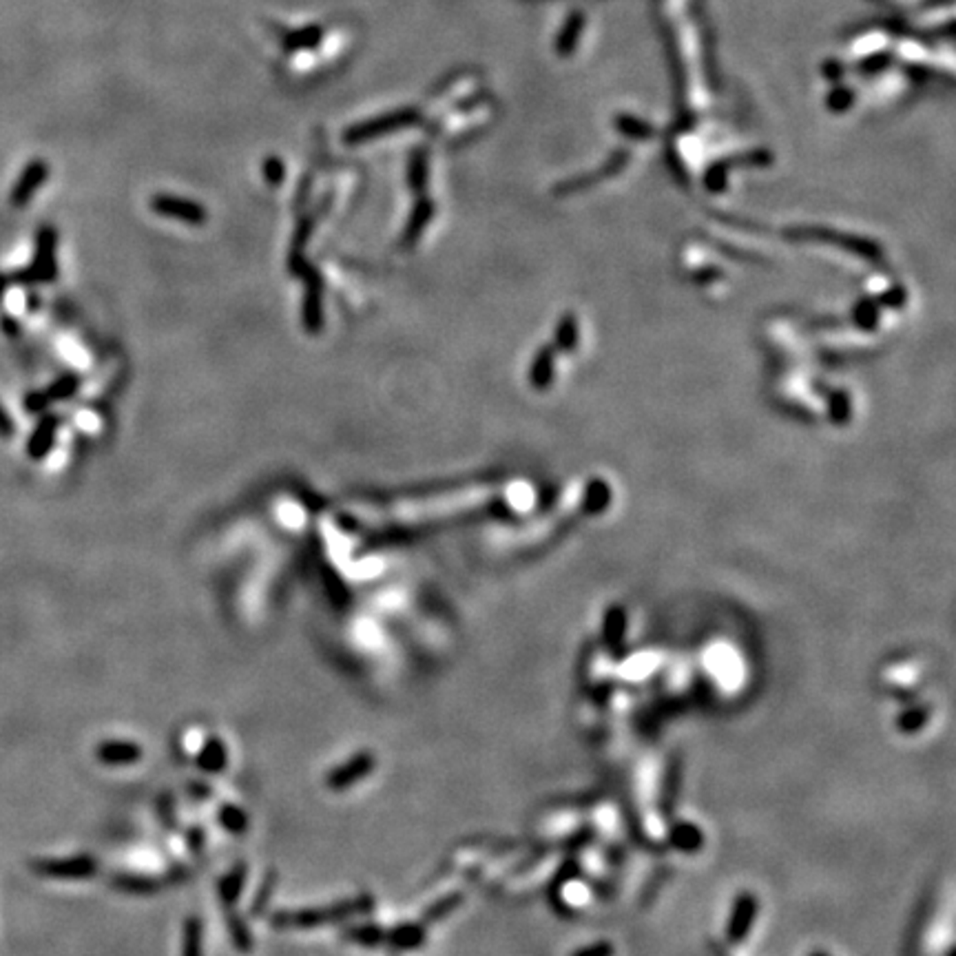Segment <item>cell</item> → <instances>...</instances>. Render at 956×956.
I'll return each instance as SVG.
<instances>
[{"label":"cell","mask_w":956,"mask_h":956,"mask_svg":"<svg viewBox=\"0 0 956 956\" xmlns=\"http://www.w3.org/2000/svg\"><path fill=\"white\" fill-rule=\"evenodd\" d=\"M56 243H58V235L56 230L49 228V226H44L42 230L38 233V239H35V259L34 264L29 266L27 270H22V273L16 274L18 281L22 283H47V281H53L58 274V268H56Z\"/></svg>","instance_id":"1"},{"label":"cell","mask_w":956,"mask_h":956,"mask_svg":"<svg viewBox=\"0 0 956 956\" xmlns=\"http://www.w3.org/2000/svg\"><path fill=\"white\" fill-rule=\"evenodd\" d=\"M414 120L416 115L412 113V111H394V113L389 115H381V118L350 128V131L345 133V144H363V142L374 140V137L385 135V133L401 131V128L412 127Z\"/></svg>","instance_id":"2"},{"label":"cell","mask_w":956,"mask_h":956,"mask_svg":"<svg viewBox=\"0 0 956 956\" xmlns=\"http://www.w3.org/2000/svg\"><path fill=\"white\" fill-rule=\"evenodd\" d=\"M304 281V305H301V317H304V328L310 335H319L323 330V281L317 268H310L301 277Z\"/></svg>","instance_id":"3"},{"label":"cell","mask_w":956,"mask_h":956,"mask_svg":"<svg viewBox=\"0 0 956 956\" xmlns=\"http://www.w3.org/2000/svg\"><path fill=\"white\" fill-rule=\"evenodd\" d=\"M150 208L153 212H158L159 217H168V220L184 221L190 226H202L206 224L208 212L202 204L190 202V199L175 197V195H155L150 199Z\"/></svg>","instance_id":"4"},{"label":"cell","mask_w":956,"mask_h":956,"mask_svg":"<svg viewBox=\"0 0 956 956\" xmlns=\"http://www.w3.org/2000/svg\"><path fill=\"white\" fill-rule=\"evenodd\" d=\"M358 901H354L352 906H345V907H335V910H304V912H279V914H274V921L273 923L277 925V928H310V925H321V923H330L332 919H339V916H345L350 914V912H357V910H367L370 907V903H366V906H357Z\"/></svg>","instance_id":"5"},{"label":"cell","mask_w":956,"mask_h":956,"mask_svg":"<svg viewBox=\"0 0 956 956\" xmlns=\"http://www.w3.org/2000/svg\"><path fill=\"white\" fill-rule=\"evenodd\" d=\"M372 768H374V757L363 752V755L352 757L345 766H339V768L332 770V773L328 775V786H330L332 790H343V788L358 782L363 775L370 773Z\"/></svg>","instance_id":"6"},{"label":"cell","mask_w":956,"mask_h":956,"mask_svg":"<svg viewBox=\"0 0 956 956\" xmlns=\"http://www.w3.org/2000/svg\"><path fill=\"white\" fill-rule=\"evenodd\" d=\"M47 175H49L47 164L40 162V159L31 162L29 166L25 168V173L20 175V180L16 181V186H13V190H12L13 206H25V204L34 197L35 190L44 184Z\"/></svg>","instance_id":"7"},{"label":"cell","mask_w":956,"mask_h":956,"mask_svg":"<svg viewBox=\"0 0 956 956\" xmlns=\"http://www.w3.org/2000/svg\"><path fill=\"white\" fill-rule=\"evenodd\" d=\"M432 217H434V204L429 202L428 197L420 195V199L414 204V208H412V215H410V220H407L405 228H403L401 246L407 248V246H412V243L419 242L420 235L425 233L428 224L432 221Z\"/></svg>","instance_id":"8"},{"label":"cell","mask_w":956,"mask_h":956,"mask_svg":"<svg viewBox=\"0 0 956 956\" xmlns=\"http://www.w3.org/2000/svg\"><path fill=\"white\" fill-rule=\"evenodd\" d=\"M38 872L51 876H91L96 875V861L89 857L65 859V861L40 863Z\"/></svg>","instance_id":"9"},{"label":"cell","mask_w":956,"mask_h":956,"mask_svg":"<svg viewBox=\"0 0 956 956\" xmlns=\"http://www.w3.org/2000/svg\"><path fill=\"white\" fill-rule=\"evenodd\" d=\"M97 757L111 766L135 764L142 757V748L133 742H104L97 748Z\"/></svg>","instance_id":"10"},{"label":"cell","mask_w":956,"mask_h":956,"mask_svg":"<svg viewBox=\"0 0 956 956\" xmlns=\"http://www.w3.org/2000/svg\"><path fill=\"white\" fill-rule=\"evenodd\" d=\"M58 423H60V419H56V416H47V419L40 420V425L34 429V434H31L29 445H27V451H29L31 459H42V456L51 450Z\"/></svg>","instance_id":"11"},{"label":"cell","mask_w":956,"mask_h":956,"mask_svg":"<svg viewBox=\"0 0 956 956\" xmlns=\"http://www.w3.org/2000/svg\"><path fill=\"white\" fill-rule=\"evenodd\" d=\"M197 764H199V768H204L206 773H217V770L224 768V766H226V748H224V744H221L217 737L208 739L206 746H204V751L199 752Z\"/></svg>","instance_id":"12"},{"label":"cell","mask_w":956,"mask_h":956,"mask_svg":"<svg viewBox=\"0 0 956 956\" xmlns=\"http://www.w3.org/2000/svg\"><path fill=\"white\" fill-rule=\"evenodd\" d=\"M423 941V934L416 925H398L388 934V943L397 950H414Z\"/></svg>","instance_id":"13"},{"label":"cell","mask_w":956,"mask_h":956,"mask_svg":"<svg viewBox=\"0 0 956 956\" xmlns=\"http://www.w3.org/2000/svg\"><path fill=\"white\" fill-rule=\"evenodd\" d=\"M407 184L419 195L428 189V155L425 153L412 155L410 168H407Z\"/></svg>","instance_id":"14"},{"label":"cell","mask_w":956,"mask_h":956,"mask_svg":"<svg viewBox=\"0 0 956 956\" xmlns=\"http://www.w3.org/2000/svg\"><path fill=\"white\" fill-rule=\"evenodd\" d=\"M80 388V379L75 374H62L56 383H51V388L47 389L49 401H65V398L73 397L75 389Z\"/></svg>","instance_id":"15"},{"label":"cell","mask_w":956,"mask_h":956,"mask_svg":"<svg viewBox=\"0 0 956 956\" xmlns=\"http://www.w3.org/2000/svg\"><path fill=\"white\" fill-rule=\"evenodd\" d=\"M220 819H221V823H224L226 830L235 832V835H242L248 826L246 814H243L239 808H235V806H224L220 813Z\"/></svg>","instance_id":"16"},{"label":"cell","mask_w":956,"mask_h":956,"mask_svg":"<svg viewBox=\"0 0 956 956\" xmlns=\"http://www.w3.org/2000/svg\"><path fill=\"white\" fill-rule=\"evenodd\" d=\"M184 956H202V929H199L197 919H189L186 923Z\"/></svg>","instance_id":"17"},{"label":"cell","mask_w":956,"mask_h":956,"mask_svg":"<svg viewBox=\"0 0 956 956\" xmlns=\"http://www.w3.org/2000/svg\"><path fill=\"white\" fill-rule=\"evenodd\" d=\"M314 221H317V215H305L301 217V221L297 224V230H295V237H292V243H290V251H299L304 252V246L308 243L310 235H312V228H314Z\"/></svg>","instance_id":"18"},{"label":"cell","mask_w":956,"mask_h":956,"mask_svg":"<svg viewBox=\"0 0 956 956\" xmlns=\"http://www.w3.org/2000/svg\"><path fill=\"white\" fill-rule=\"evenodd\" d=\"M345 937H352L350 941H358V943H363V945H376V943L383 941V932H381V928H376V925L354 928V929H350Z\"/></svg>","instance_id":"19"},{"label":"cell","mask_w":956,"mask_h":956,"mask_svg":"<svg viewBox=\"0 0 956 956\" xmlns=\"http://www.w3.org/2000/svg\"><path fill=\"white\" fill-rule=\"evenodd\" d=\"M242 879H243V866H239L233 875L226 876L224 885H221V897H224L226 903L235 901V897H237L239 890H242Z\"/></svg>","instance_id":"20"},{"label":"cell","mask_w":956,"mask_h":956,"mask_svg":"<svg viewBox=\"0 0 956 956\" xmlns=\"http://www.w3.org/2000/svg\"><path fill=\"white\" fill-rule=\"evenodd\" d=\"M264 180L268 181V184L279 186L286 180V166H283L277 158H268L264 162Z\"/></svg>","instance_id":"21"},{"label":"cell","mask_w":956,"mask_h":956,"mask_svg":"<svg viewBox=\"0 0 956 956\" xmlns=\"http://www.w3.org/2000/svg\"><path fill=\"white\" fill-rule=\"evenodd\" d=\"M230 928H233V937L239 950H251V932H248L246 928H242L237 921H230Z\"/></svg>","instance_id":"22"},{"label":"cell","mask_w":956,"mask_h":956,"mask_svg":"<svg viewBox=\"0 0 956 956\" xmlns=\"http://www.w3.org/2000/svg\"><path fill=\"white\" fill-rule=\"evenodd\" d=\"M560 343L565 345V348H571V345L575 343V323L571 317H565V321H562L560 326Z\"/></svg>","instance_id":"23"},{"label":"cell","mask_w":956,"mask_h":956,"mask_svg":"<svg viewBox=\"0 0 956 956\" xmlns=\"http://www.w3.org/2000/svg\"><path fill=\"white\" fill-rule=\"evenodd\" d=\"M49 403H51V401L47 398V394H44V392H34V394H29V397H27L25 405H27V410H29V412H40V410H44V407H47Z\"/></svg>","instance_id":"24"},{"label":"cell","mask_w":956,"mask_h":956,"mask_svg":"<svg viewBox=\"0 0 956 956\" xmlns=\"http://www.w3.org/2000/svg\"><path fill=\"white\" fill-rule=\"evenodd\" d=\"M12 432H13L12 419H9L7 412L0 407V436H12Z\"/></svg>","instance_id":"25"},{"label":"cell","mask_w":956,"mask_h":956,"mask_svg":"<svg viewBox=\"0 0 956 956\" xmlns=\"http://www.w3.org/2000/svg\"><path fill=\"white\" fill-rule=\"evenodd\" d=\"M3 290H4V279H0V295H3Z\"/></svg>","instance_id":"26"}]
</instances>
